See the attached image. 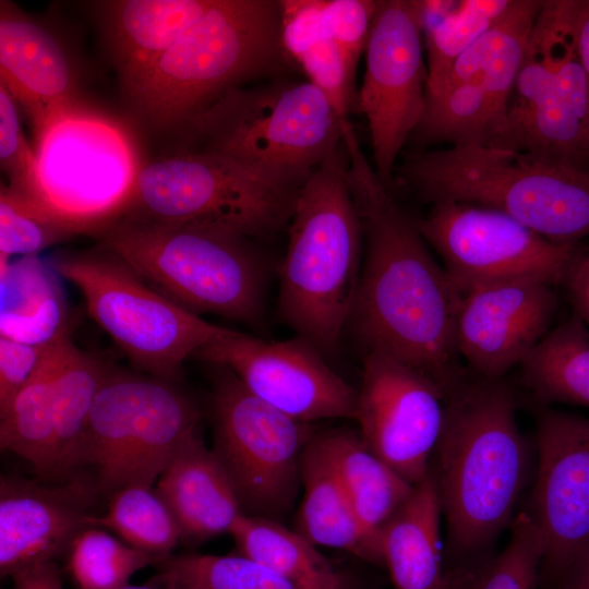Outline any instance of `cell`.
Masks as SVG:
<instances>
[{"label":"cell","mask_w":589,"mask_h":589,"mask_svg":"<svg viewBox=\"0 0 589 589\" xmlns=\"http://www.w3.org/2000/svg\"><path fill=\"white\" fill-rule=\"evenodd\" d=\"M215 368L212 450L242 513L279 521L296 500L301 455L314 432L253 395L231 371Z\"/></svg>","instance_id":"12"},{"label":"cell","mask_w":589,"mask_h":589,"mask_svg":"<svg viewBox=\"0 0 589 589\" xmlns=\"http://www.w3.org/2000/svg\"><path fill=\"white\" fill-rule=\"evenodd\" d=\"M50 264L80 290L91 317L131 363L151 376L177 381L185 360L228 332L154 289L101 245L58 253Z\"/></svg>","instance_id":"10"},{"label":"cell","mask_w":589,"mask_h":589,"mask_svg":"<svg viewBox=\"0 0 589 589\" xmlns=\"http://www.w3.org/2000/svg\"><path fill=\"white\" fill-rule=\"evenodd\" d=\"M0 84L26 109L35 135L77 105L75 80L59 40L9 1L0 2Z\"/></svg>","instance_id":"20"},{"label":"cell","mask_w":589,"mask_h":589,"mask_svg":"<svg viewBox=\"0 0 589 589\" xmlns=\"http://www.w3.org/2000/svg\"><path fill=\"white\" fill-rule=\"evenodd\" d=\"M447 589H448V586H447Z\"/></svg>","instance_id":"49"},{"label":"cell","mask_w":589,"mask_h":589,"mask_svg":"<svg viewBox=\"0 0 589 589\" xmlns=\"http://www.w3.org/2000/svg\"><path fill=\"white\" fill-rule=\"evenodd\" d=\"M159 573L176 587L193 589H293L267 566L237 555H168L155 560Z\"/></svg>","instance_id":"37"},{"label":"cell","mask_w":589,"mask_h":589,"mask_svg":"<svg viewBox=\"0 0 589 589\" xmlns=\"http://www.w3.org/2000/svg\"><path fill=\"white\" fill-rule=\"evenodd\" d=\"M416 221L461 294L524 278L562 285L580 251L577 243H554L501 211L470 203L434 202Z\"/></svg>","instance_id":"13"},{"label":"cell","mask_w":589,"mask_h":589,"mask_svg":"<svg viewBox=\"0 0 589 589\" xmlns=\"http://www.w3.org/2000/svg\"><path fill=\"white\" fill-rule=\"evenodd\" d=\"M59 277L38 255L0 259V337L48 345L70 328Z\"/></svg>","instance_id":"25"},{"label":"cell","mask_w":589,"mask_h":589,"mask_svg":"<svg viewBox=\"0 0 589 589\" xmlns=\"http://www.w3.org/2000/svg\"><path fill=\"white\" fill-rule=\"evenodd\" d=\"M300 481L303 500L294 530L316 546L344 550L382 564V555L361 527L321 434H313L302 452Z\"/></svg>","instance_id":"23"},{"label":"cell","mask_w":589,"mask_h":589,"mask_svg":"<svg viewBox=\"0 0 589 589\" xmlns=\"http://www.w3.org/2000/svg\"><path fill=\"white\" fill-rule=\"evenodd\" d=\"M65 556L77 589H121L134 573L153 563L146 553L96 527L81 531Z\"/></svg>","instance_id":"38"},{"label":"cell","mask_w":589,"mask_h":589,"mask_svg":"<svg viewBox=\"0 0 589 589\" xmlns=\"http://www.w3.org/2000/svg\"><path fill=\"white\" fill-rule=\"evenodd\" d=\"M506 113L476 80L425 93L422 118L412 133L420 142H449L453 146L491 145L505 128Z\"/></svg>","instance_id":"32"},{"label":"cell","mask_w":589,"mask_h":589,"mask_svg":"<svg viewBox=\"0 0 589 589\" xmlns=\"http://www.w3.org/2000/svg\"><path fill=\"white\" fill-rule=\"evenodd\" d=\"M344 144L364 239L348 324L364 353L376 352L405 363L446 395L468 370L456 347L462 294L431 254L417 221L396 203L372 168L351 124L344 130Z\"/></svg>","instance_id":"1"},{"label":"cell","mask_w":589,"mask_h":589,"mask_svg":"<svg viewBox=\"0 0 589 589\" xmlns=\"http://www.w3.org/2000/svg\"><path fill=\"white\" fill-rule=\"evenodd\" d=\"M445 395L428 376L376 352L363 356L356 420L366 447L414 485L429 472Z\"/></svg>","instance_id":"17"},{"label":"cell","mask_w":589,"mask_h":589,"mask_svg":"<svg viewBox=\"0 0 589 589\" xmlns=\"http://www.w3.org/2000/svg\"><path fill=\"white\" fill-rule=\"evenodd\" d=\"M35 136V200L83 232L120 215L141 166L118 122L76 105Z\"/></svg>","instance_id":"11"},{"label":"cell","mask_w":589,"mask_h":589,"mask_svg":"<svg viewBox=\"0 0 589 589\" xmlns=\"http://www.w3.org/2000/svg\"><path fill=\"white\" fill-rule=\"evenodd\" d=\"M288 224L280 314L298 336L333 352L352 312L364 252L345 144L308 177Z\"/></svg>","instance_id":"3"},{"label":"cell","mask_w":589,"mask_h":589,"mask_svg":"<svg viewBox=\"0 0 589 589\" xmlns=\"http://www.w3.org/2000/svg\"><path fill=\"white\" fill-rule=\"evenodd\" d=\"M543 558V542L528 512L510 525L507 545L495 557L477 568L447 575L449 589H536Z\"/></svg>","instance_id":"36"},{"label":"cell","mask_w":589,"mask_h":589,"mask_svg":"<svg viewBox=\"0 0 589 589\" xmlns=\"http://www.w3.org/2000/svg\"><path fill=\"white\" fill-rule=\"evenodd\" d=\"M200 419L195 402L173 382L111 370L56 478L81 482L96 497L152 488Z\"/></svg>","instance_id":"8"},{"label":"cell","mask_w":589,"mask_h":589,"mask_svg":"<svg viewBox=\"0 0 589 589\" xmlns=\"http://www.w3.org/2000/svg\"><path fill=\"white\" fill-rule=\"evenodd\" d=\"M342 119L314 84L277 77L236 87L187 127L190 152L225 156L265 177L303 185L344 144Z\"/></svg>","instance_id":"7"},{"label":"cell","mask_w":589,"mask_h":589,"mask_svg":"<svg viewBox=\"0 0 589 589\" xmlns=\"http://www.w3.org/2000/svg\"><path fill=\"white\" fill-rule=\"evenodd\" d=\"M155 492L173 515L180 539L187 542L229 533L243 514L223 466L199 429L181 441Z\"/></svg>","instance_id":"21"},{"label":"cell","mask_w":589,"mask_h":589,"mask_svg":"<svg viewBox=\"0 0 589 589\" xmlns=\"http://www.w3.org/2000/svg\"><path fill=\"white\" fill-rule=\"evenodd\" d=\"M320 434L361 527L382 555L381 531L413 485L373 454L359 433L333 430Z\"/></svg>","instance_id":"27"},{"label":"cell","mask_w":589,"mask_h":589,"mask_svg":"<svg viewBox=\"0 0 589 589\" xmlns=\"http://www.w3.org/2000/svg\"><path fill=\"white\" fill-rule=\"evenodd\" d=\"M229 533L238 554L267 566L293 589H344L341 577L316 545L280 521L241 514Z\"/></svg>","instance_id":"31"},{"label":"cell","mask_w":589,"mask_h":589,"mask_svg":"<svg viewBox=\"0 0 589 589\" xmlns=\"http://www.w3.org/2000/svg\"><path fill=\"white\" fill-rule=\"evenodd\" d=\"M558 308L555 286L524 278L462 294L456 347L466 368L486 378H504L551 330Z\"/></svg>","instance_id":"18"},{"label":"cell","mask_w":589,"mask_h":589,"mask_svg":"<svg viewBox=\"0 0 589 589\" xmlns=\"http://www.w3.org/2000/svg\"><path fill=\"white\" fill-rule=\"evenodd\" d=\"M510 0H420L426 89L438 85L457 58L502 16Z\"/></svg>","instance_id":"33"},{"label":"cell","mask_w":589,"mask_h":589,"mask_svg":"<svg viewBox=\"0 0 589 589\" xmlns=\"http://www.w3.org/2000/svg\"><path fill=\"white\" fill-rule=\"evenodd\" d=\"M172 589H193V588L176 587V586L173 585Z\"/></svg>","instance_id":"48"},{"label":"cell","mask_w":589,"mask_h":589,"mask_svg":"<svg viewBox=\"0 0 589 589\" xmlns=\"http://www.w3.org/2000/svg\"><path fill=\"white\" fill-rule=\"evenodd\" d=\"M517 408L516 392L504 378L469 370L445 395L431 468L456 560L477 557L514 520L530 465Z\"/></svg>","instance_id":"2"},{"label":"cell","mask_w":589,"mask_h":589,"mask_svg":"<svg viewBox=\"0 0 589 589\" xmlns=\"http://www.w3.org/2000/svg\"><path fill=\"white\" fill-rule=\"evenodd\" d=\"M558 584L561 589H589V550Z\"/></svg>","instance_id":"46"},{"label":"cell","mask_w":589,"mask_h":589,"mask_svg":"<svg viewBox=\"0 0 589 589\" xmlns=\"http://www.w3.org/2000/svg\"><path fill=\"white\" fill-rule=\"evenodd\" d=\"M83 232L34 197L1 182L0 259L38 255L60 241Z\"/></svg>","instance_id":"39"},{"label":"cell","mask_w":589,"mask_h":589,"mask_svg":"<svg viewBox=\"0 0 589 589\" xmlns=\"http://www.w3.org/2000/svg\"><path fill=\"white\" fill-rule=\"evenodd\" d=\"M301 188L218 154L189 151L141 166L118 217L219 226L262 238L289 223Z\"/></svg>","instance_id":"9"},{"label":"cell","mask_w":589,"mask_h":589,"mask_svg":"<svg viewBox=\"0 0 589 589\" xmlns=\"http://www.w3.org/2000/svg\"><path fill=\"white\" fill-rule=\"evenodd\" d=\"M88 520L92 527L113 531L153 562L170 555L181 540L173 515L152 488L129 486L116 492L109 497L107 512L93 514Z\"/></svg>","instance_id":"35"},{"label":"cell","mask_w":589,"mask_h":589,"mask_svg":"<svg viewBox=\"0 0 589 589\" xmlns=\"http://www.w3.org/2000/svg\"><path fill=\"white\" fill-rule=\"evenodd\" d=\"M51 344L32 345L0 337V417L37 370Z\"/></svg>","instance_id":"42"},{"label":"cell","mask_w":589,"mask_h":589,"mask_svg":"<svg viewBox=\"0 0 589 589\" xmlns=\"http://www.w3.org/2000/svg\"><path fill=\"white\" fill-rule=\"evenodd\" d=\"M97 497L83 483L43 485L17 477L0 480V574L64 556L74 538L92 527Z\"/></svg>","instance_id":"19"},{"label":"cell","mask_w":589,"mask_h":589,"mask_svg":"<svg viewBox=\"0 0 589 589\" xmlns=\"http://www.w3.org/2000/svg\"><path fill=\"white\" fill-rule=\"evenodd\" d=\"M279 4L281 44L291 64L324 92L342 119L349 120L358 94L325 24L321 0H279Z\"/></svg>","instance_id":"28"},{"label":"cell","mask_w":589,"mask_h":589,"mask_svg":"<svg viewBox=\"0 0 589 589\" xmlns=\"http://www.w3.org/2000/svg\"><path fill=\"white\" fill-rule=\"evenodd\" d=\"M212 0H120L105 5L107 33L128 88L211 5Z\"/></svg>","instance_id":"24"},{"label":"cell","mask_w":589,"mask_h":589,"mask_svg":"<svg viewBox=\"0 0 589 589\" xmlns=\"http://www.w3.org/2000/svg\"><path fill=\"white\" fill-rule=\"evenodd\" d=\"M289 67L279 0H212L127 91L152 122L187 125L228 91Z\"/></svg>","instance_id":"4"},{"label":"cell","mask_w":589,"mask_h":589,"mask_svg":"<svg viewBox=\"0 0 589 589\" xmlns=\"http://www.w3.org/2000/svg\"><path fill=\"white\" fill-rule=\"evenodd\" d=\"M321 8L328 32L354 81L358 62L370 34L376 0H321Z\"/></svg>","instance_id":"41"},{"label":"cell","mask_w":589,"mask_h":589,"mask_svg":"<svg viewBox=\"0 0 589 589\" xmlns=\"http://www.w3.org/2000/svg\"><path fill=\"white\" fill-rule=\"evenodd\" d=\"M538 405L589 408V328L577 315L552 328L519 364Z\"/></svg>","instance_id":"30"},{"label":"cell","mask_w":589,"mask_h":589,"mask_svg":"<svg viewBox=\"0 0 589 589\" xmlns=\"http://www.w3.org/2000/svg\"><path fill=\"white\" fill-rule=\"evenodd\" d=\"M398 170L426 202L491 207L554 243H577L589 236V171L580 165L468 144L408 153Z\"/></svg>","instance_id":"5"},{"label":"cell","mask_w":589,"mask_h":589,"mask_svg":"<svg viewBox=\"0 0 589 589\" xmlns=\"http://www.w3.org/2000/svg\"><path fill=\"white\" fill-rule=\"evenodd\" d=\"M577 46L588 87V115L586 121V133L589 139V0H582L581 2L578 17Z\"/></svg>","instance_id":"45"},{"label":"cell","mask_w":589,"mask_h":589,"mask_svg":"<svg viewBox=\"0 0 589 589\" xmlns=\"http://www.w3.org/2000/svg\"><path fill=\"white\" fill-rule=\"evenodd\" d=\"M13 589H63L60 569L56 561L25 567L11 576Z\"/></svg>","instance_id":"44"},{"label":"cell","mask_w":589,"mask_h":589,"mask_svg":"<svg viewBox=\"0 0 589 589\" xmlns=\"http://www.w3.org/2000/svg\"><path fill=\"white\" fill-rule=\"evenodd\" d=\"M562 286L574 314L589 326V249L578 252Z\"/></svg>","instance_id":"43"},{"label":"cell","mask_w":589,"mask_h":589,"mask_svg":"<svg viewBox=\"0 0 589 589\" xmlns=\"http://www.w3.org/2000/svg\"><path fill=\"white\" fill-rule=\"evenodd\" d=\"M442 508L431 465L428 474L384 525L381 552L395 589H447L441 541Z\"/></svg>","instance_id":"22"},{"label":"cell","mask_w":589,"mask_h":589,"mask_svg":"<svg viewBox=\"0 0 589 589\" xmlns=\"http://www.w3.org/2000/svg\"><path fill=\"white\" fill-rule=\"evenodd\" d=\"M71 328L47 350L37 370L0 417V446L28 461L37 474L53 472L55 381Z\"/></svg>","instance_id":"29"},{"label":"cell","mask_w":589,"mask_h":589,"mask_svg":"<svg viewBox=\"0 0 589 589\" xmlns=\"http://www.w3.org/2000/svg\"><path fill=\"white\" fill-rule=\"evenodd\" d=\"M537 477L528 513L543 542L541 566L560 581L589 550V418L538 405Z\"/></svg>","instance_id":"16"},{"label":"cell","mask_w":589,"mask_h":589,"mask_svg":"<svg viewBox=\"0 0 589 589\" xmlns=\"http://www.w3.org/2000/svg\"><path fill=\"white\" fill-rule=\"evenodd\" d=\"M172 580L165 574L159 573L156 577L152 578L141 586H127L121 589H172Z\"/></svg>","instance_id":"47"},{"label":"cell","mask_w":589,"mask_h":589,"mask_svg":"<svg viewBox=\"0 0 589 589\" xmlns=\"http://www.w3.org/2000/svg\"><path fill=\"white\" fill-rule=\"evenodd\" d=\"M0 165L10 188L34 197L36 185V152L21 127L16 101L0 84Z\"/></svg>","instance_id":"40"},{"label":"cell","mask_w":589,"mask_h":589,"mask_svg":"<svg viewBox=\"0 0 589 589\" xmlns=\"http://www.w3.org/2000/svg\"><path fill=\"white\" fill-rule=\"evenodd\" d=\"M542 3L539 0H510L492 27L457 58L445 79L425 93L476 80L483 84L497 107L507 115L529 36Z\"/></svg>","instance_id":"26"},{"label":"cell","mask_w":589,"mask_h":589,"mask_svg":"<svg viewBox=\"0 0 589 589\" xmlns=\"http://www.w3.org/2000/svg\"><path fill=\"white\" fill-rule=\"evenodd\" d=\"M100 245L184 309L247 325L264 317L267 269L250 237L211 225L160 226L118 217Z\"/></svg>","instance_id":"6"},{"label":"cell","mask_w":589,"mask_h":589,"mask_svg":"<svg viewBox=\"0 0 589 589\" xmlns=\"http://www.w3.org/2000/svg\"><path fill=\"white\" fill-rule=\"evenodd\" d=\"M423 48L420 0H376L357 104L368 120L374 169L388 189L424 111Z\"/></svg>","instance_id":"14"},{"label":"cell","mask_w":589,"mask_h":589,"mask_svg":"<svg viewBox=\"0 0 589 589\" xmlns=\"http://www.w3.org/2000/svg\"><path fill=\"white\" fill-rule=\"evenodd\" d=\"M192 358L231 371L253 395L297 421L356 419L358 389L300 336L266 341L228 329Z\"/></svg>","instance_id":"15"},{"label":"cell","mask_w":589,"mask_h":589,"mask_svg":"<svg viewBox=\"0 0 589 589\" xmlns=\"http://www.w3.org/2000/svg\"><path fill=\"white\" fill-rule=\"evenodd\" d=\"M111 369L81 350L72 338L65 345L55 381L53 472L83 433L95 398Z\"/></svg>","instance_id":"34"}]
</instances>
